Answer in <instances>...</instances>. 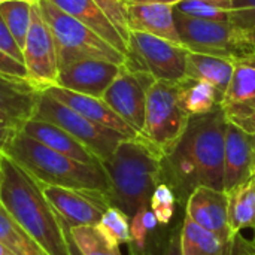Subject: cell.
Returning a JSON list of instances; mask_svg holds the SVG:
<instances>
[{"label": "cell", "mask_w": 255, "mask_h": 255, "mask_svg": "<svg viewBox=\"0 0 255 255\" xmlns=\"http://www.w3.org/2000/svg\"><path fill=\"white\" fill-rule=\"evenodd\" d=\"M227 124L221 106L190 118L182 137L164 163L179 193L188 197L197 187L223 190Z\"/></svg>", "instance_id": "cell-1"}, {"label": "cell", "mask_w": 255, "mask_h": 255, "mask_svg": "<svg viewBox=\"0 0 255 255\" xmlns=\"http://www.w3.org/2000/svg\"><path fill=\"white\" fill-rule=\"evenodd\" d=\"M0 203L48 254L70 255L63 220L42 184L4 152H0Z\"/></svg>", "instance_id": "cell-2"}, {"label": "cell", "mask_w": 255, "mask_h": 255, "mask_svg": "<svg viewBox=\"0 0 255 255\" xmlns=\"http://www.w3.org/2000/svg\"><path fill=\"white\" fill-rule=\"evenodd\" d=\"M166 157L145 137L124 139L102 163L109 182L112 206L120 208L130 218L140 209L149 208L155 188L163 182Z\"/></svg>", "instance_id": "cell-3"}, {"label": "cell", "mask_w": 255, "mask_h": 255, "mask_svg": "<svg viewBox=\"0 0 255 255\" xmlns=\"http://www.w3.org/2000/svg\"><path fill=\"white\" fill-rule=\"evenodd\" d=\"M3 152L33 175L42 185L97 190L109 196L111 182L102 163L90 164L60 154L18 131Z\"/></svg>", "instance_id": "cell-4"}, {"label": "cell", "mask_w": 255, "mask_h": 255, "mask_svg": "<svg viewBox=\"0 0 255 255\" xmlns=\"http://www.w3.org/2000/svg\"><path fill=\"white\" fill-rule=\"evenodd\" d=\"M37 6L52 30L60 67L79 60H103L115 64L126 63V54L112 46L88 25L63 12L49 0H40Z\"/></svg>", "instance_id": "cell-5"}, {"label": "cell", "mask_w": 255, "mask_h": 255, "mask_svg": "<svg viewBox=\"0 0 255 255\" xmlns=\"http://www.w3.org/2000/svg\"><path fill=\"white\" fill-rule=\"evenodd\" d=\"M190 118L179 102L176 82L155 79L148 91L140 136L167 157L182 137Z\"/></svg>", "instance_id": "cell-6"}, {"label": "cell", "mask_w": 255, "mask_h": 255, "mask_svg": "<svg viewBox=\"0 0 255 255\" xmlns=\"http://www.w3.org/2000/svg\"><path fill=\"white\" fill-rule=\"evenodd\" d=\"M33 118L48 121L61 127L79 143H82L88 151H91L102 163L108 161L112 157L117 146L124 139H130L109 127H105L85 118L63 102L54 99L46 91H42Z\"/></svg>", "instance_id": "cell-7"}, {"label": "cell", "mask_w": 255, "mask_h": 255, "mask_svg": "<svg viewBox=\"0 0 255 255\" xmlns=\"http://www.w3.org/2000/svg\"><path fill=\"white\" fill-rule=\"evenodd\" d=\"M173 13L181 40L188 51L224 58H235L254 51L247 40V31L230 21L200 19L175 9Z\"/></svg>", "instance_id": "cell-8"}, {"label": "cell", "mask_w": 255, "mask_h": 255, "mask_svg": "<svg viewBox=\"0 0 255 255\" xmlns=\"http://www.w3.org/2000/svg\"><path fill=\"white\" fill-rule=\"evenodd\" d=\"M187 54L188 49L184 45L148 33L130 31L124 64L148 70L155 79L178 82L185 76Z\"/></svg>", "instance_id": "cell-9"}, {"label": "cell", "mask_w": 255, "mask_h": 255, "mask_svg": "<svg viewBox=\"0 0 255 255\" xmlns=\"http://www.w3.org/2000/svg\"><path fill=\"white\" fill-rule=\"evenodd\" d=\"M28 82L39 91L57 85L60 61L55 39L37 4L31 9V24L22 46Z\"/></svg>", "instance_id": "cell-10"}, {"label": "cell", "mask_w": 255, "mask_h": 255, "mask_svg": "<svg viewBox=\"0 0 255 255\" xmlns=\"http://www.w3.org/2000/svg\"><path fill=\"white\" fill-rule=\"evenodd\" d=\"M154 81L155 78L148 70L123 64L120 73L102 97L139 134L143 130L148 91Z\"/></svg>", "instance_id": "cell-11"}, {"label": "cell", "mask_w": 255, "mask_h": 255, "mask_svg": "<svg viewBox=\"0 0 255 255\" xmlns=\"http://www.w3.org/2000/svg\"><path fill=\"white\" fill-rule=\"evenodd\" d=\"M232 61L233 75L220 106L227 123L255 133V51Z\"/></svg>", "instance_id": "cell-12"}, {"label": "cell", "mask_w": 255, "mask_h": 255, "mask_svg": "<svg viewBox=\"0 0 255 255\" xmlns=\"http://www.w3.org/2000/svg\"><path fill=\"white\" fill-rule=\"evenodd\" d=\"M43 193L57 214L70 226H97L112 206L106 193L97 190H76L52 185H42Z\"/></svg>", "instance_id": "cell-13"}, {"label": "cell", "mask_w": 255, "mask_h": 255, "mask_svg": "<svg viewBox=\"0 0 255 255\" xmlns=\"http://www.w3.org/2000/svg\"><path fill=\"white\" fill-rule=\"evenodd\" d=\"M185 217L200 227L215 233L226 242H233L229 227V197L224 190L197 187L187 199Z\"/></svg>", "instance_id": "cell-14"}, {"label": "cell", "mask_w": 255, "mask_h": 255, "mask_svg": "<svg viewBox=\"0 0 255 255\" xmlns=\"http://www.w3.org/2000/svg\"><path fill=\"white\" fill-rule=\"evenodd\" d=\"M255 176V133L229 123L224 142V182L227 193Z\"/></svg>", "instance_id": "cell-15"}, {"label": "cell", "mask_w": 255, "mask_h": 255, "mask_svg": "<svg viewBox=\"0 0 255 255\" xmlns=\"http://www.w3.org/2000/svg\"><path fill=\"white\" fill-rule=\"evenodd\" d=\"M123 64L103 60H79L60 67L57 85L70 91L103 97Z\"/></svg>", "instance_id": "cell-16"}, {"label": "cell", "mask_w": 255, "mask_h": 255, "mask_svg": "<svg viewBox=\"0 0 255 255\" xmlns=\"http://www.w3.org/2000/svg\"><path fill=\"white\" fill-rule=\"evenodd\" d=\"M45 91L48 94H51L54 99L63 102L69 108H72L76 112H79L81 115H84L85 118H88V120H91V121H94L97 124H102L105 127H109V128L124 134L126 137L131 139V137L140 136L118 114H115L112 111V108L102 97H94V96L70 91V90L61 88L58 85L51 87V88H48Z\"/></svg>", "instance_id": "cell-17"}, {"label": "cell", "mask_w": 255, "mask_h": 255, "mask_svg": "<svg viewBox=\"0 0 255 255\" xmlns=\"http://www.w3.org/2000/svg\"><path fill=\"white\" fill-rule=\"evenodd\" d=\"M126 16L130 31L148 33L184 45L176 28L172 4L126 3Z\"/></svg>", "instance_id": "cell-18"}, {"label": "cell", "mask_w": 255, "mask_h": 255, "mask_svg": "<svg viewBox=\"0 0 255 255\" xmlns=\"http://www.w3.org/2000/svg\"><path fill=\"white\" fill-rule=\"evenodd\" d=\"M42 91L25 79L0 76V117L15 126H22L36 114Z\"/></svg>", "instance_id": "cell-19"}, {"label": "cell", "mask_w": 255, "mask_h": 255, "mask_svg": "<svg viewBox=\"0 0 255 255\" xmlns=\"http://www.w3.org/2000/svg\"><path fill=\"white\" fill-rule=\"evenodd\" d=\"M21 131L24 134L36 139L37 142L43 143L45 146H48L60 154H64L67 157H72L78 161L90 163V164L102 163L91 151H88L73 136H70L66 130H63L61 127H58L52 123L31 118L22 126Z\"/></svg>", "instance_id": "cell-20"}, {"label": "cell", "mask_w": 255, "mask_h": 255, "mask_svg": "<svg viewBox=\"0 0 255 255\" xmlns=\"http://www.w3.org/2000/svg\"><path fill=\"white\" fill-rule=\"evenodd\" d=\"M57 7H60L67 15L81 21L82 24L93 28L97 34H100L105 40H108L112 46L127 55L128 45L109 21V18L103 13V10L93 0H49Z\"/></svg>", "instance_id": "cell-21"}, {"label": "cell", "mask_w": 255, "mask_h": 255, "mask_svg": "<svg viewBox=\"0 0 255 255\" xmlns=\"http://www.w3.org/2000/svg\"><path fill=\"white\" fill-rule=\"evenodd\" d=\"M233 75L232 58L215 57L200 52L188 51L185 60V76L212 85L221 96H224Z\"/></svg>", "instance_id": "cell-22"}, {"label": "cell", "mask_w": 255, "mask_h": 255, "mask_svg": "<svg viewBox=\"0 0 255 255\" xmlns=\"http://www.w3.org/2000/svg\"><path fill=\"white\" fill-rule=\"evenodd\" d=\"M182 255H232L233 242H226L215 233L200 227L188 217L179 230Z\"/></svg>", "instance_id": "cell-23"}, {"label": "cell", "mask_w": 255, "mask_h": 255, "mask_svg": "<svg viewBox=\"0 0 255 255\" xmlns=\"http://www.w3.org/2000/svg\"><path fill=\"white\" fill-rule=\"evenodd\" d=\"M229 227L233 239L245 229H255V176L227 191Z\"/></svg>", "instance_id": "cell-24"}, {"label": "cell", "mask_w": 255, "mask_h": 255, "mask_svg": "<svg viewBox=\"0 0 255 255\" xmlns=\"http://www.w3.org/2000/svg\"><path fill=\"white\" fill-rule=\"evenodd\" d=\"M176 85L179 102L190 117L212 112L221 105L223 96L206 82L184 76Z\"/></svg>", "instance_id": "cell-25"}, {"label": "cell", "mask_w": 255, "mask_h": 255, "mask_svg": "<svg viewBox=\"0 0 255 255\" xmlns=\"http://www.w3.org/2000/svg\"><path fill=\"white\" fill-rule=\"evenodd\" d=\"M0 244L13 255H49L0 203Z\"/></svg>", "instance_id": "cell-26"}, {"label": "cell", "mask_w": 255, "mask_h": 255, "mask_svg": "<svg viewBox=\"0 0 255 255\" xmlns=\"http://www.w3.org/2000/svg\"><path fill=\"white\" fill-rule=\"evenodd\" d=\"M70 235L84 255H121L120 245L111 241L99 226L70 227Z\"/></svg>", "instance_id": "cell-27"}, {"label": "cell", "mask_w": 255, "mask_h": 255, "mask_svg": "<svg viewBox=\"0 0 255 255\" xmlns=\"http://www.w3.org/2000/svg\"><path fill=\"white\" fill-rule=\"evenodd\" d=\"M31 9L33 4L16 0H9L0 4V15L21 48L24 46L27 33L30 30Z\"/></svg>", "instance_id": "cell-28"}, {"label": "cell", "mask_w": 255, "mask_h": 255, "mask_svg": "<svg viewBox=\"0 0 255 255\" xmlns=\"http://www.w3.org/2000/svg\"><path fill=\"white\" fill-rule=\"evenodd\" d=\"M106 236L114 241L117 245L121 244H130L131 235H130V217L123 212L117 206L108 208V211L103 214L100 223L97 224Z\"/></svg>", "instance_id": "cell-29"}, {"label": "cell", "mask_w": 255, "mask_h": 255, "mask_svg": "<svg viewBox=\"0 0 255 255\" xmlns=\"http://www.w3.org/2000/svg\"><path fill=\"white\" fill-rule=\"evenodd\" d=\"M173 9L188 16H194L200 19L230 21V10L217 7L214 4H209L200 0H181L179 3L173 4Z\"/></svg>", "instance_id": "cell-30"}, {"label": "cell", "mask_w": 255, "mask_h": 255, "mask_svg": "<svg viewBox=\"0 0 255 255\" xmlns=\"http://www.w3.org/2000/svg\"><path fill=\"white\" fill-rule=\"evenodd\" d=\"M175 202H176V196L173 190L167 184L161 182L155 188L149 202V209L155 215L158 224H169L175 212Z\"/></svg>", "instance_id": "cell-31"}, {"label": "cell", "mask_w": 255, "mask_h": 255, "mask_svg": "<svg viewBox=\"0 0 255 255\" xmlns=\"http://www.w3.org/2000/svg\"><path fill=\"white\" fill-rule=\"evenodd\" d=\"M158 224L155 215L149 208L140 209L136 215L130 218V235H131V244L137 250H143L148 232H151Z\"/></svg>", "instance_id": "cell-32"}, {"label": "cell", "mask_w": 255, "mask_h": 255, "mask_svg": "<svg viewBox=\"0 0 255 255\" xmlns=\"http://www.w3.org/2000/svg\"><path fill=\"white\" fill-rule=\"evenodd\" d=\"M93 1L103 10V13L109 18V21L114 24V27L118 30V33L128 45L130 28L126 16V4L121 0H93Z\"/></svg>", "instance_id": "cell-33"}, {"label": "cell", "mask_w": 255, "mask_h": 255, "mask_svg": "<svg viewBox=\"0 0 255 255\" xmlns=\"http://www.w3.org/2000/svg\"><path fill=\"white\" fill-rule=\"evenodd\" d=\"M230 22L244 31L255 27V0H232Z\"/></svg>", "instance_id": "cell-34"}, {"label": "cell", "mask_w": 255, "mask_h": 255, "mask_svg": "<svg viewBox=\"0 0 255 255\" xmlns=\"http://www.w3.org/2000/svg\"><path fill=\"white\" fill-rule=\"evenodd\" d=\"M0 51L3 54L9 55L10 58L16 60L19 63H24L22 48L18 45V42L15 40V37L9 31V28L6 27L1 15H0Z\"/></svg>", "instance_id": "cell-35"}, {"label": "cell", "mask_w": 255, "mask_h": 255, "mask_svg": "<svg viewBox=\"0 0 255 255\" xmlns=\"http://www.w3.org/2000/svg\"><path fill=\"white\" fill-rule=\"evenodd\" d=\"M0 76L4 78H12V79H27V70H25V64L19 63L13 58H10L9 55L3 54L0 51Z\"/></svg>", "instance_id": "cell-36"}, {"label": "cell", "mask_w": 255, "mask_h": 255, "mask_svg": "<svg viewBox=\"0 0 255 255\" xmlns=\"http://www.w3.org/2000/svg\"><path fill=\"white\" fill-rule=\"evenodd\" d=\"M21 131L18 126H15L13 123H10L9 120H4L0 117V152H3L4 146L7 145V142L18 133Z\"/></svg>", "instance_id": "cell-37"}, {"label": "cell", "mask_w": 255, "mask_h": 255, "mask_svg": "<svg viewBox=\"0 0 255 255\" xmlns=\"http://www.w3.org/2000/svg\"><path fill=\"white\" fill-rule=\"evenodd\" d=\"M233 255H255V245H250L244 241H241V245H236V239H235Z\"/></svg>", "instance_id": "cell-38"}, {"label": "cell", "mask_w": 255, "mask_h": 255, "mask_svg": "<svg viewBox=\"0 0 255 255\" xmlns=\"http://www.w3.org/2000/svg\"><path fill=\"white\" fill-rule=\"evenodd\" d=\"M63 226H64V232H66V238H67V245H69V253H70V255H84L81 253V250L78 248V245L75 244L72 235H70V226L64 220H63Z\"/></svg>", "instance_id": "cell-39"}, {"label": "cell", "mask_w": 255, "mask_h": 255, "mask_svg": "<svg viewBox=\"0 0 255 255\" xmlns=\"http://www.w3.org/2000/svg\"><path fill=\"white\" fill-rule=\"evenodd\" d=\"M164 255H182L181 254V238H179V232L176 235H173V238L170 239L169 247H167Z\"/></svg>", "instance_id": "cell-40"}, {"label": "cell", "mask_w": 255, "mask_h": 255, "mask_svg": "<svg viewBox=\"0 0 255 255\" xmlns=\"http://www.w3.org/2000/svg\"><path fill=\"white\" fill-rule=\"evenodd\" d=\"M124 4L126 3H163V4H176L181 0H121Z\"/></svg>", "instance_id": "cell-41"}, {"label": "cell", "mask_w": 255, "mask_h": 255, "mask_svg": "<svg viewBox=\"0 0 255 255\" xmlns=\"http://www.w3.org/2000/svg\"><path fill=\"white\" fill-rule=\"evenodd\" d=\"M200 1H205V3H209V4H214L217 7H221V9H227L232 12V0H200Z\"/></svg>", "instance_id": "cell-42"}, {"label": "cell", "mask_w": 255, "mask_h": 255, "mask_svg": "<svg viewBox=\"0 0 255 255\" xmlns=\"http://www.w3.org/2000/svg\"><path fill=\"white\" fill-rule=\"evenodd\" d=\"M247 40H248V43L251 45V48L255 51V27L247 31Z\"/></svg>", "instance_id": "cell-43"}, {"label": "cell", "mask_w": 255, "mask_h": 255, "mask_svg": "<svg viewBox=\"0 0 255 255\" xmlns=\"http://www.w3.org/2000/svg\"><path fill=\"white\" fill-rule=\"evenodd\" d=\"M0 255H13L3 244H0Z\"/></svg>", "instance_id": "cell-44"}, {"label": "cell", "mask_w": 255, "mask_h": 255, "mask_svg": "<svg viewBox=\"0 0 255 255\" xmlns=\"http://www.w3.org/2000/svg\"><path fill=\"white\" fill-rule=\"evenodd\" d=\"M16 1H24V3H28V4H37L40 0H16Z\"/></svg>", "instance_id": "cell-45"}, {"label": "cell", "mask_w": 255, "mask_h": 255, "mask_svg": "<svg viewBox=\"0 0 255 255\" xmlns=\"http://www.w3.org/2000/svg\"><path fill=\"white\" fill-rule=\"evenodd\" d=\"M4 1H9V0H0V4H1V3H4Z\"/></svg>", "instance_id": "cell-46"}, {"label": "cell", "mask_w": 255, "mask_h": 255, "mask_svg": "<svg viewBox=\"0 0 255 255\" xmlns=\"http://www.w3.org/2000/svg\"><path fill=\"white\" fill-rule=\"evenodd\" d=\"M232 255H233V254H232Z\"/></svg>", "instance_id": "cell-47"}]
</instances>
